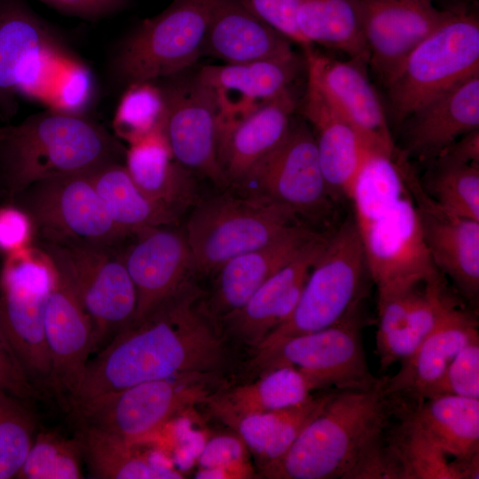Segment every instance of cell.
I'll return each instance as SVG.
<instances>
[{"mask_svg": "<svg viewBox=\"0 0 479 479\" xmlns=\"http://www.w3.org/2000/svg\"><path fill=\"white\" fill-rule=\"evenodd\" d=\"M479 75V20L449 10L444 20L406 56L385 84L393 121L402 124L420 106Z\"/></svg>", "mask_w": 479, "mask_h": 479, "instance_id": "obj_4", "label": "cell"}, {"mask_svg": "<svg viewBox=\"0 0 479 479\" xmlns=\"http://www.w3.org/2000/svg\"><path fill=\"white\" fill-rule=\"evenodd\" d=\"M300 110L310 125L331 197L335 202L349 200L367 148L345 118L308 82Z\"/></svg>", "mask_w": 479, "mask_h": 479, "instance_id": "obj_27", "label": "cell"}, {"mask_svg": "<svg viewBox=\"0 0 479 479\" xmlns=\"http://www.w3.org/2000/svg\"><path fill=\"white\" fill-rule=\"evenodd\" d=\"M24 4H0V105L16 95L51 106L64 77L78 61Z\"/></svg>", "mask_w": 479, "mask_h": 479, "instance_id": "obj_9", "label": "cell"}, {"mask_svg": "<svg viewBox=\"0 0 479 479\" xmlns=\"http://www.w3.org/2000/svg\"><path fill=\"white\" fill-rule=\"evenodd\" d=\"M152 227L135 234L121 253L137 292L133 324L146 318L188 281L193 270L185 232L169 227Z\"/></svg>", "mask_w": 479, "mask_h": 479, "instance_id": "obj_20", "label": "cell"}, {"mask_svg": "<svg viewBox=\"0 0 479 479\" xmlns=\"http://www.w3.org/2000/svg\"><path fill=\"white\" fill-rule=\"evenodd\" d=\"M401 401L386 394L383 378L370 389L335 390L287 452L261 467L271 479L379 478L383 435Z\"/></svg>", "mask_w": 479, "mask_h": 479, "instance_id": "obj_2", "label": "cell"}, {"mask_svg": "<svg viewBox=\"0 0 479 479\" xmlns=\"http://www.w3.org/2000/svg\"><path fill=\"white\" fill-rule=\"evenodd\" d=\"M402 422L387 440L397 478L463 479L464 473L424 433L403 404Z\"/></svg>", "mask_w": 479, "mask_h": 479, "instance_id": "obj_37", "label": "cell"}, {"mask_svg": "<svg viewBox=\"0 0 479 479\" xmlns=\"http://www.w3.org/2000/svg\"><path fill=\"white\" fill-rule=\"evenodd\" d=\"M10 202L28 214L43 243L115 247L129 236L108 216L88 171L40 180Z\"/></svg>", "mask_w": 479, "mask_h": 479, "instance_id": "obj_12", "label": "cell"}, {"mask_svg": "<svg viewBox=\"0 0 479 479\" xmlns=\"http://www.w3.org/2000/svg\"><path fill=\"white\" fill-rule=\"evenodd\" d=\"M477 326L472 312L459 304L453 306L418 348L401 361L399 371L392 377H383L384 392L403 402L423 400L457 353L479 336Z\"/></svg>", "mask_w": 479, "mask_h": 479, "instance_id": "obj_25", "label": "cell"}, {"mask_svg": "<svg viewBox=\"0 0 479 479\" xmlns=\"http://www.w3.org/2000/svg\"><path fill=\"white\" fill-rule=\"evenodd\" d=\"M436 396L479 399V336L457 353L424 399Z\"/></svg>", "mask_w": 479, "mask_h": 479, "instance_id": "obj_43", "label": "cell"}, {"mask_svg": "<svg viewBox=\"0 0 479 479\" xmlns=\"http://www.w3.org/2000/svg\"><path fill=\"white\" fill-rule=\"evenodd\" d=\"M300 224L289 207L255 193L222 195L198 205L185 231L193 270L217 271L230 259L260 247Z\"/></svg>", "mask_w": 479, "mask_h": 479, "instance_id": "obj_6", "label": "cell"}, {"mask_svg": "<svg viewBox=\"0 0 479 479\" xmlns=\"http://www.w3.org/2000/svg\"><path fill=\"white\" fill-rule=\"evenodd\" d=\"M321 233L295 224L270 243L237 255L218 268L208 308L217 318L240 308L271 276L298 256Z\"/></svg>", "mask_w": 479, "mask_h": 479, "instance_id": "obj_26", "label": "cell"}, {"mask_svg": "<svg viewBox=\"0 0 479 479\" xmlns=\"http://www.w3.org/2000/svg\"><path fill=\"white\" fill-rule=\"evenodd\" d=\"M334 392L312 395L293 406L243 417L231 428L257 459L261 468L278 460L287 452L304 427L321 412Z\"/></svg>", "mask_w": 479, "mask_h": 479, "instance_id": "obj_35", "label": "cell"}, {"mask_svg": "<svg viewBox=\"0 0 479 479\" xmlns=\"http://www.w3.org/2000/svg\"><path fill=\"white\" fill-rule=\"evenodd\" d=\"M51 261L53 280L44 314V341L51 365L48 389L67 408L92 354L93 333L90 319L68 279Z\"/></svg>", "mask_w": 479, "mask_h": 479, "instance_id": "obj_18", "label": "cell"}, {"mask_svg": "<svg viewBox=\"0 0 479 479\" xmlns=\"http://www.w3.org/2000/svg\"><path fill=\"white\" fill-rule=\"evenodd\" d=\"M292 42L249 12L239 0H221L208 23L202 57L239 64L289 57Z\"/></svg>", "mask_w": 479, "mask_h": 479, "instance_id": "obj_29", "label": "cell"}, {"mask_svg": "<svg viewBox=\"0 0 479 479\" xmlns=\"http://www.w3.org/2000/svg\"><path fill=\"white\" fill-rule=\"evenodd\" d=\"M166 114V98L161 86L154 81L127 85L116 108L113 128L115 135L133 144L154 132L161 131Z\"/></svg>", "mask_w": 479, "mask_h": 479, "instance_id": "obj_39", "label": "cell"}, {"mask_svg": "<svg viewBox=\"0 0 479 479\" xmlns=\"http://www.w3.org/2000/svg\"><path fill=\"white\" fill-rule=\"evenodd\" d=\"M301 67L302 61L294 53L277 59L204 66L196 78L215 92L219 105L218 124H222L291 90Z\"/></svg>", "mask_w": 479, "mask_h": 479, "instance_id": "obj_24", "label": "cell"}, {"mask_svg": "<svg viewBox=\"0 0 479 479\" xmlns=\"http://www.w3.org/2000/svg\"><path fill=\"white\" fill-rule=\"evenodd\" d=\"M0 389L25 401L41 397L0 328Z\"/></svg>", "mask_w": 479, "mask_h": 479, "instance_id": "obj_45", "label": "cell"}, {"mask_svg": "<svg viewBox=\"0 0 479 479\" xmlns=\"http://www.w3.org/2000/svg\"><path fill=\"white\" fill-rule=\"evenodd\" d=\"M0 203H1V195H0Z\"/></svg>", "mask_w": 479, "mask_h": 479, "instance_id": "obj_49", "label": "cell"}, {"mask_svg": "<svg viewBox=\"0 0 479 479\" xmlns=\"http://www.w3.org/2000/svg\"><path fill=\"white\" fill-rule=\"evenodd\" d=\"M162 89L166 114L161 131L175 161L220 186L228 185L218 161L219 105L215 92L196 76Z\"/></svg>", "mask_w": 479, "mask_h": 479, "instance_id": "obj_16", "label": "cell"}, {"mask_svg": "<svg viewBox=\"0 0 479 479\" xmlns=\"http://www.w3.org/2000/svg\"><path fill=\"white\" fill-rule=\"evenodd\" d=\"M297 106L289 90L246 115L218 125V161L228 183L244 184L282 143Z\"/></svg>", "mask_w": 479, "mask_h": 479, "instance_id": "obj_23", "label": "cell"}, {"mask_svg": "<svg viewBox=\"0 0 479 479\" xmlns=\"http://www.w3.org/2000/svg\"><path fill=\"white\" fill-rule=\"evenodd\" d=\"M88 175L114 224L127 235L170 225L178 216L153 200L117 160L105 162Z\"/></svg>", "mask_w": 479, "mask_h": 479, "instance_id": "obj_33", "label": "cell"}, {"mask_svg": "<svg viewBox=\"0 0 479 479\" xmlns=\"http://www.w3.org/2000/svg\"><path fill=\"white\" fill-rule=\"evenodd\" d=\"M83 456L79 440L43 430L35 433L17 475L19 479L83 478Z\"/></svg>", "mask_w": 479, "mask_h": 479, "instance_id": "obj_40", "label": "cell"}, {"mask_svg": "<svg viewBox=\"0 0 479 479\" xmlns=\"http://www.w3.org/2000/svg\"><path fill=\"white\" fill-rule=\"evenodd\" d=\"M258 194L292 208L298 216L326 219L336 203L331 197L313 133L306 122H292L282 143L252 172Z\"/></svg>", "mask_w": 479, "mask_h": 479, "instance_id": "obj_15", "label": "cell"}, {"mask_svg": "<svg viewBox=\"0 0 479 479\" xmlns=\"http://www.w3.org/2000/svg\"><path fill=\"white\" fill-rule=\"evenodd\" d=\"M248 449L238 435H219L203 446L198 459L197 478H252Z\"/></svg>", "mask_w": 479, "mask_h": 479, "instance_id": "obj_42", "label": "cell"}, {"mask_svg": "<svg viewBox=\"0 0 479 479\" xmlns=\"http://www.w3.org/2000/svg\"><path fill=\"white\" fill-rule=\"evenodd\" d=\"M356 226L378 299L409 290L440 273L427 247L409 189Z\"/></svg>", "mask_w": 479, "mask_h": 479, "instance_id": "obj_13", "label": "cell"}, {"mask_svg": "<svg viewBox=\"0 0 479 479\" xmlns=\"http://www.w3.org/2000/svg\"><path fill=\"white\" fill-rule=\"evenodd\" d=\"M83 460L97 479H181L183 475L127 443L94 428L77 426Z\"/></svg>", "mask_w": 479, "mask_h": 479, "instance_id": "obj_36", "label": "cell"}, {"mask_svg": "<svg viewBox=\"0 0 479 479\" xmlns=\"http://www.w3.org/2000/svg\"><path fill=\"white\" fill-rule=\"evenodd\" d=\"M124 166L148 197L177 216L195 198L192 172L175 161L162 131L129 145Z\"/></svg>", "mask_w": 479, "mask_h": 479, "instance_id": "obj_32", "label": "cell"}, {"mask_svg": "<svg viewBox=\"0 0 479 479\" xmlns=\"http://www.w3.org/2000/svg\"><path fill=\"white\" fill-rule=\"evenodd\" d=\"M327 235L321 234L298 256L268 279L238 310L222 318L228 337L254 351L294 311Z\"/></svg>", "mask_w": 479, "mask_h": 479, "instance_id": "obj_22", "label": "cell"}, {"mask_svg": "<svg viewBox=\"0 0 479 479\" xmlns=\"http://www.w3.org/2000/svg\"><path fill=\"white\" fill-rule=\"evenodd\" d=\"M404 122L407 152L432 161L460 137L479 130V75L426 102Z\"/></svg>", "mask_w": 479, "mask_h": 479, "instance_id": "obj_28", "label": "cell"}, {"mask_svg": "<svg viewBox=\"0 0 479 479\" xmlns=\"http://www.w3.org/2000/svg\"><path fill=\"white\" fill-rule=\"evenodd\" d=\"M297 2L296 24L308 46L320 44L368 65V50L355 0Z\"/></svg>", "mask_w": 479, "mask_h": 479, "instance_id": "obj_34", "label": "cell"}, {"mask_svg": "<svg viewBox=\"0 0 479 479\" xmlns=\"http://www.w3.org/2000/svg\"><path fill=\"white\" fill-rule=\"evenodd\" d=\"M365 275L368 271L363 246L349 216L327 234L290 317L267 335L254 354L264 353L286 340L340 321L359 305Z\"/></svg>", "mask_w": 479, "mask_h": 479, "instance_id": "obj_5", "label": "cell"}, {"mask_svg": "<svg viewBox=\"0 0 479 479\" xmlns=\"http://www.w3.org/2000/svg\"><path fill=\"white\" fill-rule=\"evenodd\" d=\"M369 61L385 85L411 51L446 18L435 0H355Z\"/></svg>", "mask_w": 479, "mask_h": 479, "instance_id": "obj_19", "label": "cell"}, {"mask_svg": "<svg viewBox=\"0 0 479 479\" xmlns=\"http://www.w3.org/2000/svg\"><path fill=\"white\" fill-rule=\"evenodd\" d=\"M437 157L462 163L479 164V130L463 135Z\"/></svg>", "mask_w": 479, "mask_h": 479, "instance_id": "obj_48", "label": "cell"}, {"mask_svg": "<svg viewBox=\"0 0 479 479\" xmlns=\"http://www.w3.org/2000/svg\"><path fill=\"white\" fill-rule=\"evenodd\" d=\"M249 12L303 50L310 48L296 24L297 0H239ZM311 47V46H310Z\"/></svg>", "mask_w": 479, "mask_h": 479, "instance_id": "obj_44", "label": "cell"}, {"mask_svg": "<svg viewBox=\"0 0 479 479\" xmlns=\"http://www.w3.org/2000/svg\"><path fill=\"white\" fill-rule=\"evenodd\" d=\"M405 406L417 425L466 478H478L479 399L436 396Z\"/></svg>", "mask_w": 479, "mask_h": 479, "instance_id": "obj_30", "label": "cell"}, {"mask_svg": "<svg viewBox=\"0 0 479 479\" xmlns=\"http://www.w3.org/2000/svg\"><path fill=\"white\" fill-rule=\"evenodd\" d=\"M35 235L28 214L12 202L0 203V252L7 255L33 245Z\"/></svg>", "mask_w": 479, "mask_h": 479, "instance_id": "obj_46", "label": "cell"}, {"mask_svg": "<svg viewBox=\"0 0 479 479\" xmlns=\"http://www.w3.org/2000/svg\"><path fill=\"white\" fill-rule=\"evenodd\" d=\"M322 385L300 369L282 365L261 373L253 382L222 386L203 404L217 420L232 426L240 419L298 404Z\"/></svg>", "mask_w": 479, "mask_h": 479, "instance_id": "obj_31", "label": "cell"}, {"mask_svg": "<svg viewBox=\"0 0 479 479\" xmlns=\"http://www.w3.org/2000/svg\"><path fill=\"white\" fill-rule=\"evenodd\" d=\"M119 153L105 128L79 114L51 109L0 126L1 199L10 202L43 179L90 171Z\"/></svg>", "mask_w": 479, "mask_h": 479, "instance_id": "obj_3", "label": "cell"}, {"mask_svg": "<svg viewBox=\"0 0 479 479\" xmlns=\"http://www.w3.org/2000/svg\"><path fill=\"white\" fill-rule=\"evenodd\" d=\"M358 306L334 325L284 341L254 354L250 370L259 373L291 365L318 381L324 389H370L380 384L366 362Z\"/></svg>", "mask_w": 479, "mask_h": 479, "instance_id": "obj_14", "label": "cell"}, {"mask_svg": "<svg viewBox=\"0 0 479 479\" xmlns=\"http://www.w3.org/2000/svg\"><path fill=\"white\" fill-rule=\"evenodd\" d=\"M221 0H174L144 20L122 44L114 74L129 85L182 74L201 58L206 31Z\"/></svg>", "mask_w": 479, "mask_h": 479, "instance_id": "obj_8", "label": "cell"}, {"mask_svg": "<svg viewBox=\"0 0 479 479\" xmlns=\"http://www.w3.org/2000/svg\"><path fill=\"white\" fill-rule=\"evenodd\" d=\"M25 400L0 389V479L17 478L35 436Z\"/></svg>", "mask_w": 479, "mask_h": 479, "instance_id": "obj_41", "label": "cell"}, {"mask_svg": "<svg viewBox=\"0 0 479 479\" xmlns=\"http://www.w3.org/2000/svg\"><path fill=\"white\" fill-rule=\"evenodd\" d=\"M421 184L426 193L444 210L479 221V164L437 157Z\"/></svg>", "mask_w": 479, "mask_h": 479, "instance_id": "obj_38", "label": "cell"}, {"mask_svg": "<svg viewBox=\"0 0 479 479\" xmlns=\"http://www.w3.org/2000/svg\"><path fill=\"white\" fill-rule=\"evenodd\" d=\"M222 386L223 375L216 374L148 381L94 398L70 414L76 426L138 444L174 417L204 404Z\"/></svg>", "mask_w": 479, "mask_h": 479, "instance_id": "obj_7", "label": "cell"}, {"mask_svg": "<svg viewBox=\"0 0 479 479\" xmlns=\"http://www.w3.org/2000/svg\"><path fill=\"white\" fill-rule=\"evenodd\" d=\"M66 14L97 19L110 15L121 9L127 0H40Z\"/></svg>", "mask_w": 479, "mask_h": 479, "instance_id": "obj_47", "label": "cell"}, {"mask_svg": "<svg viewBox=\"0 0 479 479\" xmlns=\"http://www.w3.org/2000/svg\"><path fill=\"white\" fill-rule=\"evenodd\" d=\"M304 51L307 82L345 118L372 151L395 155L396 147L386 113L369 81L365 63L332 59Z\"/></svg>", "mask_w": 479, "mask_h": 479, "instance_id": "obj_17", "label": "cell"}, {"mask_svg": "<svg viewBox=\"0 0 479 479\" xmlns=\"http://www.w3.org/2000/svg\"><path fill=\"white\" fill-rule=\"evenodd\" d=\"M38 247L68 279L92 325V354L98 352L131 325L136 314L137 292L121 253L90 243Z\"/></svg>", "mask_w": 479, "mask_h": 479, "instance_id": "obj_11", "label": "cell"}, {"mask_svg": "<svg viewBox=\"0 0 479 479\" xmlns=\"http://www.w3.org/2000/svg\"><path fill=\"white\" fill-rule=\"evenodd\" d=\"M200 296L187 282L143 320L119 333L89 360L67 412L144 381L224 376L232 362L229 339Z\"/></svg>", "mask_w": 479, "mask_h": 479, "instance_id": "obj_1", "label": "cell"}, {"mask_svg": "<svg viewBox=\"0 0 479 479\" xmlns=\"http://www.w3.org/2000/svg\"><path fill=\"white\" fill-rule=\"evenodd\" d=\"M53 280L49 255L38 246L4 255L0 270V328L33 384L48 389L50 359L44 314Z\"/></svg>", "mask_w": 479, "mask_h": 479, "instance_id": "obj_10", "label": "cell"}, {"mask_svg": "<svg viewBox=\"0 0 479 479\" xmlns=\"http://www.w3.org/2000/svg\"><path fill=\"white\" fill-rule=\"evenodd\" d=\"M405 177L435 267L475 302L479 294V221L444 210L426 193L412 168Z\"/></svg>", "mask_w": 479, "mask_h": 479, "instance_id": "obj_21", "label": "cell"}]
</instances>
